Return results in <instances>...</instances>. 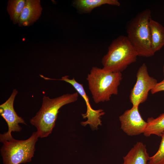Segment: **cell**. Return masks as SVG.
I'll use <instances>...</instances> for the list:
<instances>
[{
    "label": "cell",
    "instance_id": "obj_16",
    "mask_svg": "<svg viewBox=\"0 0 164 164\" xmlns=\"http://www.w3.org/2000/svg\"><path fill=\"white\" fill-rule=\"evenodd\" d=\"M161 141L157 152L150 157L148 164H164V131L161 136Z\"/></svg>",
    "mask_w": 164,
    "mask_h": 164
},
{
    "label": "cell",
    "instance_id": "obj_8",
    "mask_svg": "<svg viewBox=\"0 0 164 164\" xmlns=\"http://www.w3.org/2000/svg\"><path fill=\"white\" fill-rule=\"evenodd\" d=\"M68 77V76L66 75L62 77L60 79H55V80L63 81L70 84L81 96L87 107L86 113L82 114V115L83 118H87V120L86 121L81 122V124L84 126L89 125L92 129H97L99 125H101V116L105 114V112L101 109L95 110L93 109L90 105L89 99L86 93L83 85L78 82L74 78L70 79Z\"/></svg>",
    "mask_w": 164,
    "mask_h": 164
},
{
    "label": "cell",
    "instance_id": "obj_14",
    "mask_svg": "<svg viewBox=\"0 0 164 164\" xmlns=\"http://www.w3.org/2000/svg\"><path fill=\"white\" fill-rule=\"evenodd\" d=\"M146 121L147 124L144 135L149 137L153 135L160 137L164 131V113L155 118H148Z\"/></svg>",
    "mask_w": 164,
    "mask_h": 164
},
{
    "label": "cell",
    "instance_id": "obj_2",
    "mask_svg": "<svg viewBox=\"0 0 164 164\" xmlns=\"http://www.w3.org/2000/svg\"><path fill=\"white\" fill-rule=\"evenodd\" d=\"M120 72H114L103 68L92 67L87 80L89 89L96 103L109 101L113 95H117L122 79Z\"/></svg>",
    "mask_w": 164,
    "mask_h": 164
},
{
    "label": "cell",
    "instance_id": "obj_7",
    "mask_svg": "<svg viewBox=\"0 0 164 164\" xmlns=\"http://www.w3.org/2000/svg\"><path fill=\"white\" fill-rule=\"evenodd\" d=\"M18 93L16 89L13 90L9 98L0 105V114L6 121L8 126V131L0 135V141L3 142L13 138L12 132H20L22 128L19 124L26 125L24 120L17 114L14 108L15 98Z\"/></svg>",
    "mask_w": 164,
    "mask_h": 164
},
{
    "label": "cell",
    "instance_id": "obj_13",
    "mask_svg": "<svg viewBox=\"0 0 164 164\" xmlns=\"http://www.w3.org/2000/svg\"><path fill=\"white\" fill-rule=\"evenodd\" d=\"M105 4L119 6L120 3L118 0H76L73 3L79 11L84 13H90L94 8Z\"/></svg>",
    "mask_w": 164,
    "mask_h": 164
},
{
    "label": "cell",
    "instance_id": "obj_18",
    "mask_svg": "<svg viewBox=\"0 0 164 164\" xmlns=\"http://www.w3.org/2000/svg\"><path fill=\"white\" fill-rule=\"evenodd\" d=\"M163 73H164V65L163 67Z\"/></svg>",
    "mask_w": 164,
    "mask_h": 164
},
{
    "label": "cell",
    "instance_id": "obj_5",
    "mask_svg": "<svg viewBox=\"0 0 164 164\" xmlns=\"http://www.w3.org/2000/svg\"><path fill=\"white\" fill-rule=\"evenodd\" d=\"M37 132L25 140H17L13 138L3 141L1 149L4 164H19L29 162L33 157L35 144L38 140Z\"/></svg>",
    "mask_w": 164,
    "mask_h": 164
},
{
    "label": "cell",
    "instance_id": "obj_4",
    "mask_svg": "<svg viewBox=\"0 0 164 164\" xmlns=\"http://www.w3.org/2000/svg\"><path fill=\"white\" fill-rule=\"evenodd\" d=\"M151 14L148 9L142 11L128 22L126 27L127 36L139 56L149 57L155 54L152 48L149 26Z\"/></svg>",
    "mask_w": 164,
    "mask_h": 164
},
{
    "label": "cell",
    "instance_id": "obj_17",
    "mask_svg": "<svg viewBox=\"0 0 164 164\" xmlns=\"http://www.w3.org/2000/svg\"><path fill=\"white\" fill-rule=\"evenodd\" d=\"M161 91H164V79L161 82L158 83L155 87L151 91L152 94Z\"/></svg>",
    "mask_w": 164,
    "mask_h": 164
},
{
    "label": "cell",
    "instance_id": "obj_3",
    "mask_svg": "<svg viewBox=\"0 0 164 164\" xmlns=\"http://www.w3.org/2000/svg\"><path fill=\"white\" fill-rule=\"evenodd\" d=\"M137 52L127 36L121 35L112 41L101 63L103 68L120 72L136 61Z\"/></svg>",
    "mask_w": 164,
    "mask_h": 164
},
{
    "label": "cell",
    "instance_id": "obj_15",
    "mask_svg": "<svg viewBox=\"0 0 164 164\" xmlns=\"http://www.w3.org/2000/svg\"><path fill=\"white\" fill-rule=\"evenodd\" d=\"M26 2V0H9L8 1L7 11L13 24L18 23Z\"/></svg>",
    "mask_w": 164,
    "mask_h": 164
},
{
    "label": "cell",
    "instance_id": "obj_12",
    "mask_svg": "<svg viewBox=\"0 0 164 164\" xmlns=\"http://www.w3.org/2000/svg\"><path fill=\"white\" fill-rule=\"evenodd\" d=\"M151 47L155 53L164 46V27L151 18L149 22Z\"/></svg>",
    "mask_w": 164,
    "mask_h": 164
},
{
    "label": "cell",
    "instance_id": "obj_6",
    "mask_svg": "<svg viewBox=\"0 0 164 164\" xmlns=\"http://www.w3.org/2000/svg\"><path fill=\"white\" fill-rule=\"evenodd\" d=\"M137 80L130 95L133 107H138L147 99L149 91L158 83L157 80L149 74L147 67L144 63L138 69Z\"/></svg>",
    "mask_w": 164,
    "mask_h": 164
},
{
    "label": "cell",
    "instance_id": "obj_10",
    "mask_svg": "<svg viewBox=\"0 0 164 164\" xmlns=\"http://www.w3.org/2000/svg\"><path fill=\"white\" fill-rule=\"evenodd\" d=\"M42 8L39 0H26L18 24L20 26H28L37 20L41 14Z\"/></svg>",
    "mask_w": 164,
    "mask_h": 164
},
{
    "label": "cell",
    "instance_id": "obj_1",
    "mask_svg": "<svg viewBox=\"0 0 164 164\" xmlns=\"http://www.w3.org/2000/svg\"><path fill=\"white\" fill-rule=\"evenodd\" d=\"M79 94L77 92L52 98L43 96L41 108L30 121V123L36 128L39 137H47L51 133L55 125L59 110L66 104L76 101Z\"/></svg>",
    "mask_w": 164,
    "mask_h": 164
},
{
    "label": "cell",
    "instance_id": "obj_9",
    "mask_svg": "<svg viewBox=\"0 0 164 164\" xmlns=\"http://www.w3.org/2000/svg\"><path fill=\"white\" fill-rule=\"evenodd\" d=\"M121 129L130 136L143 134L147 122L142 118L139 111L138 106L132 107L125 111L119 117Z\"/></svg>",
    "mask_w": 164,
    "mask_h": 164
},
{
    "label": "cell",
    "instance_id": "obj_11",
    "mask_svg": "<svg viewBox=\"0 0 164 164\" xmlns=\"http://www.w3.org/2000/svg\"><path fill=\"white\" fill-rule=\"evenodd\" d=\"M150 157L146 145L138 142L123 157V164H148Z\"/></svg>",
    "mask_w": 164,
    "mask_h": 164
}]
</instances>
